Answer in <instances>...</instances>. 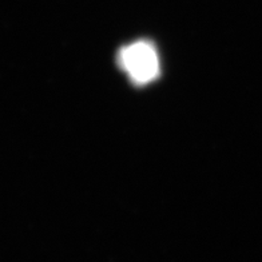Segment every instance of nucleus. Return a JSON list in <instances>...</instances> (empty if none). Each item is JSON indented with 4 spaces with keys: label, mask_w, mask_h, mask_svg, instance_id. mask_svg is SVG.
Wrapping results in <instances>:
<instances>
[{
    "label": "nucleus",
    "mask_w": 262,
    "mask_h": 262,
    "mask_svg": "<svg viewBox=\"0 0 262 262\" xmlns=\"http://www.w3.org/2000/svg\"><path fill=\"white\" fill-rule=\"evenodd\" d=\"M119 64L135 84H146L159 74V60L156 50L147 41H137L122 49Z\"/></svg>",
    "instance_id": "obj_1"
}]
</instances>
